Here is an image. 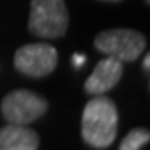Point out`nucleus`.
<instances>
[{
  "instance_id": "1",
  "label": "nucleus",
  "mask_w": 150,
  "mask_h": 150,
  "mask_svg": "<svg viewBox=\"0 0 150 150\" xmlns=\"http://www.w3.org/2000/svg\"><path fill=\"white\" fill-rule=\"evenodd\" d=\"M118 112L112 98L95 95L82 113V139L92 149H108L118 132Z\"/></svg>"
},
{
  "instance_id": "2",
  "label": "nucleus",
  "mask_w": 150,
  "mask_h": 150,
  "mask_svg": "<svg viewBox=\"0 0 150 150\" xmlns=\"http://www.w3.org/2000/svg\"><path fill=\"white\" fill-rule=\"evenodd\" d=\"M69 27V10L65 0H32L28 30L40 38L64 37Z\"/></svg>"
},
{
  "instance_id": "3",
  "label": "nucleus",
  "mask_w": 150,
  "mask_h": 150,
  "mask_svg": "<svg viewBox=\"0 0 150 150\" xmlns=\"http://www.w3.org/2000/svg\"><path fill=\"white\" fill-rule=\"evenodd\" d=\"M93 47L103 55L115 57L120 62H134L144 54L147 38L132 28H110L95 37Z\"/></svg>"
},
{
  "instance_id": "4",
  "label": "nucleus",
  "mask_w": 150,
  "mask_h": 150,
  "mask_svg": "<svg viewBox=\"0 0 150 150\" xmlns=\"http://www.w3.org/2000/svg\"><path fill=\"white\" fill-rule=\"evenodd\" d=\"M0 110L7 123L28 125L47 113L48 102L35 92L20 88L4 97Z\"/></svg>"
},
{
  "instance_id": "5",
  "label": "nucleus",
  "mask_w": 150,
  "mask_h": 150,
  "mask_svg": "<svg viewBox=\"0 0 150 150\" xmlns=\"http://www.w3.org/2000/svg\"><path fill=\"white\" fill-rule=\"evenodd\" d=\"M59 64V54L48 43H28L22 45L13 55L15 69L28 77H47Z\"/></svg>"
},
{
  "instance_id": "6",
  "label": "nucleus",
  "mask_w": 150,
  "mask_h": 150,
  "mask_svg": "<svg viewBox=\"0 0 150 150\" xmlns=\"http://www.w3.org/2000/svg\"><path fill=\"white\" fill-rule=\"evenodd\" d=\"M122 74L123 62L117 60L115 57L105 55V59H102L95 65L90 77L85 80L83 88L88 95H103L120 82Z\"/></svg>"
},
{
  "instance_id": "7",
  "label": "nucleus",
  "mask_w": 150,
  "mask_h": 150,
  "mask_svg": "<svg viewBox=\"0 0 150 150\" xmlns=\"http://www.w3.org/2000/svg\"><path fill=\"white\" fill-rule=\"evenodd\" d=\"M40 139L27 125L7 123L0 129V150H37Z\"/></svg>"
},
{
  "instance_id": "8",
  "label": "nucleus",
  "mask_w": 150,
  "mask_h": 150,
  "mask_svg": "<svg viewBox=\"0 0 150 150\" xmlns=\"http://www.w3.org/2000/svg\"><path fill=\"white\" fill-rule=\"evenodd\" d=\"M150 140V132L147 129H134L123 137L118 149L120 150H139L144 149Z\"/></svg>"
},
{
  "instance_id": "9",
  "label": "nucleus",
  "mask_w": 150,
  "mask_h": 150,
  "mask_svg": "<svg viewBox=\"0 0 150 150\" xmlns=\"http://www.w3.org/2000/svg\"><path fill=\"white\" fill-rule=\"evenodd\" d=\"M83 62H85V57H83V55H77V54L74 55V64L75 65H79V67H80Z\"/></svg>"
},
{
  "instance_id": "10",
  "label": "nucleus",
  "mask_w": 150,
  "mask_h": 150,
  "mask_svg": "<svg viewBox=\"0 0 150 150\" xmlns=\"http://www.w3.org/2000/svg\"><path fill=\"white\" fill-rule=\"evenodd\" d=\"M149 69H150V54H145V57H144V70L149 72Z\"/></svg>"
},
{
  "instance_id": "11",
  "label": "nucleus",
  "mask_w": 150,
  "mask_h": 150,
  "mask_svg": "<svg viewBox=\"0 0 150 150\" xmlns=\"http://www.w3.org/2000/svg\"><path fill=\"white\" fill-rule=\"evenodd\" d=\"M100 2H122V0H100Z\"/></svg>"
},
{
  "instance_id": "12",
  "label": "nucleus",
  "mask_w": 150,
  "mask_h": 150,
  "mask_svg": "<svg viewBox=\"0 0 150 150\" xmlns=\"http://www.w3.org/2000/svg\"><path fill=\"white\" fill-rule=\"evenodd\" d=\"M145 4H147V5H149V4H150V0H145Z\"/></svg>"
}]
</instances>
